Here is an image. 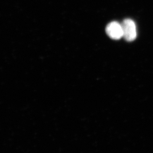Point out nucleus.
Masks as SVG:
<instances>
[{
    "mask_svg": "<svg viewBox=\"0 0 153 153\" xmlns=\"http://www.w3.org/2000/svg\"><path fill=\"white\" fill-rule=\"evenodd\" d=\"M105 31L110 38L119 40L123 38V30L121 24L117 22H111L107 26Z\"/></svg>",
    "mask_w": 153,
    "mask_h": 153,
    "instance_id": "nucleus-2",
    "label": "nucleus"
},
{
    "mask_svg": "<svg viewBox=\"0 0 153 153\" xmlns=\"http://www.w3.org/2000/svg\"><path fill=\"white\" fill-rule=\"evenodd\" d=\"M121 24L123 38L127 42H132L137 38V29L134 22L131 19H124Z\"/></svg>",
    "mask_w": 153,
    "mask_h": 153,
    "instance_id": "nucleus-1",
    "label": "nucleus"
}]
</instances>
